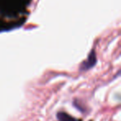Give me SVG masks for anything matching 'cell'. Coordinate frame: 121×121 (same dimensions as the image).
Wrapping results in <instances>:
<instances>
[{
	"label": "cell",
	"instance_id": "1",
	"mask_svg": "<svg viewBox=\"0 0 121 121\" xmlns=\"http://www.w3.org/2000/svg\"><path fill=\"white\" fill-rule=\"evenodd\" d=\"M96 62V56H95V53L94 50L91 52V53L90 54L89 57H88L87 60L85 61L82 64V66H81V69L82 70H87L91 68L93 66H95Z\"/></svg>",
	"mask_w": 121,
	"mask_h": 121
},
{
	"label": "cell",
	"instance_id": "2",
	"mask_svg": "<svg viewBox=\"0 0 121 121\" xmlns=\"http://www.w3.org/2000/svg\"><path fill=\"white\" fill-rule=\"evenodd\" d=\"M57 119H59V121H80L64 112H59L57 114Z\"/></svg>",
	"mask_w": 121,
	"mask_h": 121
}]
</instances>
